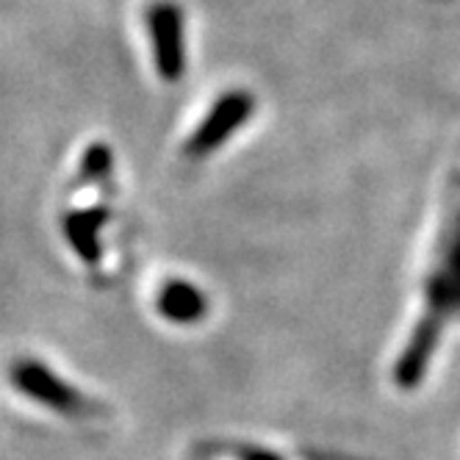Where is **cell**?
Returning a JSON list of instances; mask_svg holds the SVG:
<instances>
[{
  "mask_svg": "<svg viewBox=\"0 0 460 460\" xmlns=\"http://www.w3.org/2000/svg\"><path fill=\"white\" fill-rule=\"evenodd\" d=\"M255 111V97L247 89H230L219 94L208 114L191 130V137L183 147L189 158H206L217 153L225 142L234 139L236 130H242Z\"/></svg>",
  "mask_w": 460,
  "mask_h": 460,
  "instance_id": "1",
  "label": "cell"
},
{
  "mask_svg": "<svg viewBox=\"0 0 460 460\" xmlns=\"http://www.w3.org/2000/svg\"><path fill=\"white\" fill-rule=\"evenodd\" d=\"M153 64L161 81L175 84L186 75V17L172 0H155L147 9Z\"/></svg>",
  "mask_w": 460,
  "mask_h": 460,
  "instance_id": "2",
  "label": "cell"
},
{
  "mask_svg": "<svg viewBox=\"0 0 460 460\" xmlns=\"http://www.w3.org/2000/svg\"><path fill=\"white\" fill-rule=\"evenodd\" d=\"M455 316H460V217L452 222L436 272L424 283V311L419 319L447 327Z\"/></svg>",
  "mask_w": 460,
  "mask_h": 460,
  "instance_id": "3",
  "label": "cell"
},
{
  "mask_svg": "<svg viewBox=\"0 0 460 460\" xmlns=\"http://www.w3.org/2000/svg\"><path fill=\"white\" fill-rule=\"evenodd\" d=\"M12 383L17 391H22L25 397L37 400L40 405L64 413V416H84L92 411V402L84 394L64 383L53 369H48L40 360H20L12 367Z\"/></svg>",
  "mask_w": 460,
  "mask_h": 460,
  "instance_id": "4",
  "label": "cell"
},
{
  "mask_svg": "<svg viewBox=\"0 0 460 460\" xmlns=\"http://www.w3.org/2000/svg\"><path fill=\"white\" fill-rule=\"evenodd\" d=\"M158 314L172 324H197L208 314V297L189 280H167L155 297Z\"/></svg>",
  "mask_w": 460,
  "mask_h": 460,
  "instance_id": "5",
  "label": "cell"
},
{
  "mask_svg": "<svg viewBox=\"0 0 460 460\" xmlns=\"http://www.w3.org/2000/svg\"><path fill=\"white\" fill-rule=\"evenodd\" d=\"M106 222H109V211L101 208V206L64 217V236H67L70 247L78 252L81 261H86V264H97L101 255H103L101 230H103Z\"/></svg>",
  "mask_w": 460,
  "mask_h": 460,
  "instance_id": "6",
  "label": "cell"
},
{
  "mask_svg": "<svg viewBox=\"0 0 460 460\" xmlns=\"http://www.w3.org/2000/svg\"><path fill=\"white\" fill-rule=\"evenodd\" d=\"M111 172V150L106 145H92L81 158V178L101 181Z\"/></svg>",
  "mask_w": 460,
  "mask_h": 460,
  "instance_id": "7",
  "label": "cell"
},
{
  "mask_svg": "<svg viewBox=\"0 0 460 460\" xmlns=\"http://www.w3.org/2000/svg\"><path fill=\"white\" fill-rule=\"evenodd\" d=\"M242 460H283V457L275 452H267V449H244Z\"/></svg>",
  "mask_w": 460,
  "mask_h": 460,
  "instance_id": "8",
  "label": "cell"
}]
</instances>
